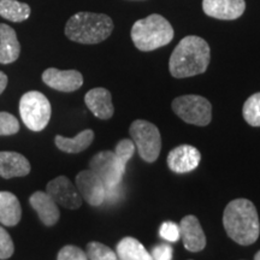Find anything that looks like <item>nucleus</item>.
Here are the masks:
<instances>
[{"label":"nucleus","instance_id":"nucleus-13","mask_svg":"<svg viewBox=\"0 0 260 260\" xmlns=\"http://www.w3.org/2000/svg\"><path fill=\"white\" fill-rule=\"evenodd\" d=\"M205 15L216 19L233 21L241 17L246 10L245 0H203Z\"/></svg>","mask_w":260,"mask_h":260},{"label":"nucleus","instance_id":"nucleus-30","mask_svg":"<svg viewBox=\"0 0 260 260\" xmlns=\"http://www.w3.org/2000/svg\"><path fill=\"white\" fill-rule=\"evenodd\" d=\"M172 247L167 245V243H162L154 247L153 251H152L151 255L153 260H171L172 259Z\"/></svg>","mask_w":260,"mask_h":260},{"label":"nucleus","instance_id":"nucleus-3","mask_svg":"<svg viewBox=\"0 0 260 260\" xmlns=\"http://www.w3.org/2000/svg\"><path fill=\"white\" fill-rule=\"evenodd\" d=\"M112 30V19L107 15L94 12H77L65 24L67 38L83 45L100 44L111 35Z\"/></svg>","mask_w":260,"mask_h":260},{"label":"nucleus","instance_id":"nucleus-8","mask_svg":"<svg viewBox=\"0 0 260 260\" xmlns=\"http://www.w3.org/2000/svg\"><path fill=\"white\" fill-rule=\"evenodd\" d=\"M125 169L126 165L123 164L112 151L99 152L89 161V170L102 178L106 189L119 186Z\"/></svg>","mask_w":260,"mask_h":260},{"label":"nucleus","instance_id":"nucleus-21","mask_svg":"<svg viewBox=\"0 0 260 260\" xmlns=\"http://www.w3.org/2000/svg\"><path fill=\"white\" fill-rule=\"evenodd\" d=\"M93 140L94 132L90 129H86L75 138H64L61 135H57L54 142L60 151L67 152V153H80L92 145Z\"/></svg>","mask_w":260,"mask_h":260},{"label":"nucleus","instance_id":"nucleus-10","mask_svg":"<svg viewBox=\"0 0 260 260\" xmlns=\"http://www.w3.org/2000/svg\"><path fill=\"white\" fill-rule=\"evenodd\" d=\"M76 188L90 206H100L106 199V187L92 170H83L76 176Z\"/></svg>","mask_w":260,"mask_h":260},{"label":"nucleus","instance_id":"nucleus-16","mask_svg":"<svg viewBox=\"0 0 260 260\" xmlns=\"http://www.w3.org/2000/svg\"><path fill=\"white\" fill-rule=\"evenodd\" d=\"M84 103L90 112L99 119H110L115 113L111 93L103 87L90 89L84 96Z\"/></svg>","mask_w":260,"mask_h":260},{"label":"nucleus","instance_id":"nucleus-20","mask_svg":"<svg viewBox=\"0 0 260 260\" xmlns=\"http://www.w3.org/2000/svg\"><path fill=\"white\" fill-rule=\"evenodd\" d=\"M116 254L121 260H153L151 253L134 237H124L117 243Z\"/></svg>","mask_w":260,"mask_h":260},{"label":"nucleus","instance_id":"nucleus-28","mask_svg":"<svg viewBox=\"0 0 260 260\" xmlns=\"http://www.w3.org/2000/svg\"><path fill=\"white\" fill-rule=\"evenodd\" d=\"M57 260H88V256L79 247L68 245L64 246L58 253Z\"/></svg>","mask_w":260,"mask_h":260},{"label":"nucleus","instance_id":"nucleus-22","mask_svg":"<svg viewBox=\"0 0 260 260\" xmlns=\"http://www.w3.org/2000/svg\"><path fill=\"white\" fill-rule=\"evenodd\" d=\"M30 6L17 0H0V16L10 22H24L30 16Z\"/></svg>","mask_w":260,"mask_h":260},{"label":"nucleus","instance_id":"nucleus-29","mask_svg":"<svg viewBox=\"0 0 260 260\" xmlns=\"http://www.w3.org/2000/svg\"><path fill=\"white\" fill-rule=\"evenodd\" d=\"M159 235L169 242H177L181 239L180 226L174 222H164L159 229Z\"/></svg>","mask_w":260,"mask_h":260},{"label":"nucleus","instance_id":"nucleus-1","mask_svg":"<svg viewBox=\"0 0 260 260\" xmlns=\"http://www.w3.org/2000/svg\"><path fill=\"white\" fill-rule=\"evenodd\" d=\"M211 59L209 44L203 38L189 35L183 38L172 51L169 70L176 79H186L204 74Z\"/></svg>","mask_w":260,"mask_h":260},{"label":"nucleus","instance_id":"nucleus-7","mask_svg":"<svg viewBox=\"0 0 260 260\" xmlns=\"http://www.w3.org/2000/svg\"><path fill=\"white\" fill-rule=\"evenodd\" d=\"M172 111L188 124L206 126L212 121V105L206 98L189 94L174 99Z\"/></svg>","mask_w":260,"mask_h":260},{"label":"nucleus","instance_id":"nucleus-5","mask_svg":"<svg viewBox=\"0 0 260 260\" xmlns=\"http://www.w3.org/2000/svg\"><path fill=\"white\" fill-rule=\"evenodd\" d=\"M51 103L41 92L30 90L19 100V115L27 128L32 132H41L51 119Z\"/></svg>","mask_w":260,"mask_h":260},{"label":"nucleus","instance_id":"nucleus-2","mask_svg":"<svg viewBox=\"0 0 260 260\" xmlns=\"http://www.w3.org/2000/svg\"><path fill=\"white\" fill-rule=\"evenodd\" d=\"M223 225L228 236L241 246H249L259 239L260 222L254 204L247 199H235L223 212Z\"/></svg>","mask_w":260,"mask_h":260},{"label":"nucleus","instance_id":"nucleus-27","mask_svg":"<svg viewBox=\"0 0 260 260\" xmlns=\"http://www.w3.org/2000/svg\"><path fill=\"white\" fill-rule=\"evenodd\" d=\"M15 251L14 241L4 228L0 226V259L5 260L12 256Z\"/></svg>","mask_w":260,"mask_h":260},{"label":"nucleus","instance_id":"nucleus-6","mask_svg":"<svg viewBox=\"0 0 260 260\" xmlns=\"http://www.w3.org/2000/svg\"><path fill=\"white\" fill-rule=\"evenodd\" d=\"M129 133L140 157L147 162L157 160L161 151V136L157 125L144 119H136L130 125Z\"/></svg>","mask_w":260,"mask_h":260},{"label":"nucleus","instance_id":"nucleus-31","mask_svg":"<svg viewBox=\"0 0 260 260\" xmlns=\"http://www.w3.org/2000/svg\"><path fill=\"white\" fill-rule=\"evenodd\" d=\"M6 86H8V76L3 71H0V94L4 92Z\"/></svg>","mask_w":260,"mask_h":260},{"label":"nucleus","instance_id":"nucleus-9","mask_svg":"<svg viewBox=\"0 0 260 260\" xmlns=\"http://www.w3.org/2000/svg\"><path fill=\"white\" fill-rule=\"evenodd\" d=\"M46 193L50 194L52 199L65 209L77 210L82 206V197L76 186H74L69 178L65 176H58L48 182Z\"/></svg>","mask_w":260,"mask_h":260},{"label":"nucleus","instance_id":"nucleus-15","mask_svg":"<svg viewBox=\"0 0 260 260\" xmlns=\"http://www.w3.org/2000/svg\"><path fill=\"white\" fill-rule=\"evenodd\" d=\"M31 207L37 211L39 218L46 226H53L59 220L60 212L58 204L46 191H35L29 198Z\"/></svg>","mask_w":260,"mask_h":260},{"label":"nucleus","instance_id":"nucleus-14","mask_svg":"<svg viewBox=\"0 0 260 260\" xmlns=\"http://www.w3.org/2000/svg\"><path fill=\"white\" fill-rule=\"evenodd\" d=\"M178 226L180 236L187 251L200 252L206 247V236L197 217L193 214L183 217Z\"/></svg>","mask_w":260,"mask_h":260},{"label":"nucleus","instance_id":"nucleus-19","mask_svg":"<svg viewBox=\"0 0 260 260\" xmlns=\"http://www.w3.org/2000/svg\"><path fill=\"white\" fill-rule=\"evenodd\" d=\"M22 218V207L15 194L0 191V223L6 226H15Z\"/></svg>","mask_w":260,"mask_h":260},{"label":"nucleus","instance_id":"nucleus-24","mask_svg":"<svg viewBox=\"0 0 260 260\" xmlns=\"http://www.w3.org/2000/svg\"><path fill=\"white\" fill-rule=\"evenodd\" d=\"M87 256L89 260H116L118 259L116 252H113L110 247L100 242H89L87 245Z\"/></svg>","mask_w":260,"mask_h":260},{"label":"nucleus","instance_id":"nucleus-25","mask_svg":"<svg viewBox=\"0 0 260 260\" xmlns=\"http://www.w3.org/2000/svg\"><path fill=\"white\" fill-rule=\"evenodd\" d=\"M18 132V119L9 112H0V136L14 135Z\"/></svg>","mask_w":260,"mask_h":260},{"label":"nucleus","instance_id":"nucleus-23","mask_svg":"<svg viewBox=\"0 0 260 260\" xmlns=\"http://www.w3.org/2000/svg\"><path fill=\"white\" fill-rule=\"evenodd\" d=\"M245 121L252 126H260V92L253 94L246 100L242 107Z\"/></svg>","mask_w":260,"mask_h":260},{"label":"nucleus","instance_id":"nucleus-32","mask_svg":"<svg viewBox=\"0 0 260 260\" xmlns=\"http://www.w3.org/2000/svg\"><path fill=\"white\" fill-rule=\"evenodd\" d=\"M254 260H260V251L255 253V255H254Z\"/></svg>","mask_w":260,"mask_h":260},{"label":"nucleus","instance_id":"nucleus-33","mask_svg":"<svg viewBox=\"0 0 260 260\" xmlns=\"http://www.w3.org/2000/svg\"><path fill=\"white\" fill-rule=\"evenodd\" d=\"M116 260H121V259H116Z\"/></svg>","mask_w":260,"mask_h":260},{"label":"nucleus","instance_id":"nucleus-26","mask_svg":"<svg viewBox=\"0 0 260 260\" xmlns=\"http://www.w3.org/2000/svg\"><path fill=\"white\" fill-rule=\"evenodd\" d=\"M135 149V144L133 142L132 139H123L116 145L115 153L119 158V160L126 165L130 159L133 158V155H134Z\"/></svg>","mask_w":260,"mask_h":260},{"label":"nucleus","instance_id":"nucleus-17","mask_svg":"<svg viewBox=\"0 0 260 260\" xmlns=\"http://www.w3.org/2000/svg\"><path fill=\"white\" fill-rule=\"evenodd\" d=\"M30 162L17 152H0V177H24L30 172Z\"/></svg>","mask_w":260,"mask_h":260},{"label":"nucleus","instance_id":"nucleus-18","mask_svg":"<svg viewBox=\"0 0 260 260\" xmlns=\"http://www.w3.org/2000/svg\"><path fill=\"white\" fill-rule=\"evenodd\" d=\"M21 45L15 29L0 23V64H11L18 59Z\"/></svg>","mask_w":260,"mask_h":260},{"label":"nucleus","instance_id":"nucleus-11","mask_svg":"<svg viewBox=\"0 0 260 260\" xmlns=\"http://www.w3.org/2000/svg\"><path fill=\"white\" fill-rule=\"evenodd\" d=\"M42 81L52 89L71 93L82 87L83 76L77 70H58L56 68H48L42 74Z\"/></svg>","mask_w":260,"mask_h":260},{"label":"nucleus","instance_id":"nucleus-12","mask_svg":"<svg viewBox=\"0 0 260 260\" xmlns=\"http://www.w3.org/2000/svg\"><path fill=\"white\" fill-rule=\"evenodd\" d=\"M201 153L199 149L190 145H181L169 152L167 162L172 172L187 174L199 167Z\"/></svg>","mask_w":260,"mask_h":260},{"label":"nucleus","instance_id":"nucleus-4","mask_svg":"<svg viewBox=\"0 0 260 260\" xmlns=\"http://www.w3.org/2000/svg\"><path fill=\"white\" fill-rule=\"evenodd\" d=\"M130 35L138 50L151 52L170 44L174 39L175 31L167 18L153 14L136 21Z\"/></svg>","mask_w":260,"mask_h":260}]
</instances>
